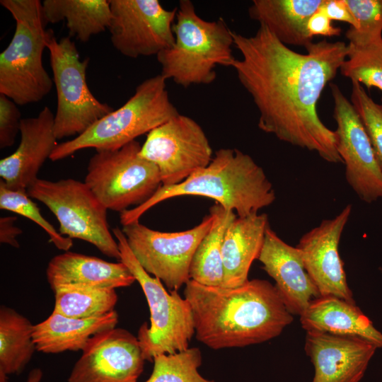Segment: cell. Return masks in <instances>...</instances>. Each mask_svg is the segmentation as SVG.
<instances>
[{"mask_svg":"<svg viewBox=\"0 0 382 382\" xmlns=\"http://www.w3.org/2000/svg\"><path fill=\"white\" fill-rule=\"evenodd\" d=\"M241 54L231 66L258 112L257 126L280 141L313 151L324 161L342 163L335 131L318 113V100L347 55L344 42L325 39L296 52L265 25L245 36L232 31Z\"/></svg>","mask_w":382,"mask_h":382,"instance_id":"cell-1","label":"cell"},{"mask_svg":"<svg viewBox=\"0 0 382 382\" xmlns=\"http://www.w3.org/2000/svg\"><path fill=\"white\" fill-rule=\"evenodd\" d=\"M184 295L192 308L197 340L213 349L266 342L293 321L274 285L265 279L233 288L190 279Z\"/></svg>","mask_w":382,"mask_h":382,"instance_id":"cell-2","label":"cell"},{"mask_svg":"<svg viewBox=\"0 0 382 382\" xmlns=\"http://www.w3.org/2000/svg\"><path fill=\"white\" fill-rule=\"evenodd\" d=\"M187 195L212 199L240 217L257 213L276 199L272 183L250 155L237 149H220L206 167L178 184L161 185L146 202L121 212L120 223L124 226L139 221L155 205Z\"/></svg>","mask_w":382,"mask_h":382,"instance_id":"cell-3","label":"cell"},{"mask_svg":"<svg viewBox=\"0 0 382 382\" xmlns=\"http://www.w3.org/2000/svg\"><path fill=\"white\" fill-rule=\"evenodd\" d=\"M176 8L174 42L156 56L160 74L184 88L210 84L216 78V67H231L236 59L232 30L222 18H202L190 0L179 1Z\"/></svg>","mask_w":382,"mask_h":382,"instance_id":"cell-4","label":"cell"},{"mask_svg":"<svg viewBox=\"0 0 382 382\" xmlns=\"http://www.w3.org/2000/svg\"><path fill=\"white\" fill-rule=\"evenodd\" d=\"M16 22L13 37L0 54V94L18 105L42 100L53 81L42 63L46 32L39 0H1Z\"/></svg>","mask_w":382,"mask_h":382,"instance_id":"cell-5","label":"cell"},{"mask_svg":"<svg viewBox=\"0 0 382 382\" xmlns=\"http://www.w3.org/2000/svg\"><path fill=\"white\" fill-rule=\"evenodd\" d=\"M166 79L158 74L139 84L134 95L117 110L75 138L57 144L50 159L57 161L82 149L116 150L179 114L170 101Z\"/></svg>","mask_w":382,"mask_h":382,"instance_id":"cell-6","label":"cell"},{"mask_svg":"<svg viewBox=\"0 0 382 382\" xmlns=\"http://www.w3.org/2000/svg\"><path fill=\"white\" fill-rule=\"evenodd\" d=\"M112 234L120 251V262L130 270L141 287L150 311V326L144 323L137 338L146 361L161 354H174L189 348L195 333L191 306L177 290L168 292L161 281L147 273L131 251L122 230Z\"/></svg>","mask_w":382,"mask_h":382,"instance_id":"cell-7","label":"cell"},{"mask_svg":"<svg viewBox=\"0 0 382 382\" xmlns=\"http://www.w3.org/2000/svg\"><path fill=\"white\" fill-rule=\"evenodd\" d=\"M46 46L57 96L54 135L57 139L78 137L114 109L90 91L86 81L89 59L81 60L70 37L58 40L52 29L47 30Z\"/></svg>","mask_w":382,"mask_h":382,"instance_id":"cell-8","label":"cell"},{"mask_svg":"<svg viewBox=\"0 0 382 382\" xmlns=\"http://www.w3.org/2000/svg\"><path fill=\"white\" fill-rule=\"evenodd\" d=\"M132 141L116 150H98L89 159L84 183L107 209L122 212L149 200L162 185L157 166L140 156Z\"/></svg>","mask_w":382,"mask_h":382,"instance_id":"cell-9","label":"cell"},{"mask_svg":"<svg viewBox=\"0 0 382 382\" xmlns=\"http://www.w3.org/2000/svg\"><path fill=\"white\" fill-rule=\"evenodd\" d=\"M27 192L53 213L62 236L90 243L103 255L120 262L118 243L108 226V209L85 183L73 178H37Z\"/></svg>","mask_w":382,"mask_h":382,"instance_id":"cell-10","label":"cell"},{"mask_svg":"<svg viewBox=\"0 0 382 382\" xmlns=\"http://www.w3.org/2000/svg\"><path fill=\"white\" fill-rule=\"evenodd\" d=\"M213 221L209 213L198 225L182 231H156L139 221L122 226V230L144 270L158 278L170 291H178L190 279L192 257Z\"/></svg>","mask_w":382,"mask_h":382,"instance_id":"cell-11","label":"cell"},{"mask_svg":"<svg viewBox=\"0 0 382 382\" xmlns=\"http://www.w3.org/2000/svg\"><path fill=\"white\" fill-rule=\"evenodd\" d=\"M140 156L157 166L163 186L183 182L213 158L202 127L180 113L148 133Z\"/></svg>","mask_w":382,"mask_h":382,"instance_id":"cell-12","label":"cell"},{"mask_svg":"<svg viewBox=\"0 0 382 382\" xmlns=\"http://www.w3.org/2000/svg\"><path fill=\"white\" fill-rule=\"evenodd\" d=\"M109 3L110 40L122 55L157 56L173 44L176 7L168 10L158 0H110Z\"/></svg>","mask_w":382,"mask_h":382,"instance_id":"cell-13","label":"cell"},{"mask_svg":"<svg viewBox=\"0 0 382 382\" xmlns=\"http://www.w3.org/2000/svg\"><path fill=\"white\" fill-rule=\"evenodd\" d=\"M337 127L336 147L345 166L348 185L360 199L372 203L382 199V170L364 126L339 86L330 84Z\"/></svg>","mask_w":382,"mask_h":382,"instance_id":"cell-14","label":"cell"},{"mask_svg":"<svg viewBox=\"0 0 382 382\" xmlns=\"http://www.w3.org/2000/svg\"><path fill=\"white\" fill-rule=\"evenodd\" d=\"M145 361L137 337L115 327L90 339L68 382H137Z\"/></svg>","mask_w":382,"mask_h":382,"instance_id":"cell-15","label":"cell"},{"mask_svg":"<svg viewBox=\"0 0 382 382\" xmlns=\"http://www.w3.org/2000/svg\"><path fill=\"white\" fill-rule=\"evenodd\" d=\"M352 209L349 204L334 218L323 220L301 236L296 247L320 296H334L356 303L339 253L340 241Z\"/></svg>","mask_w":382,"mask_h":382,"instance_id":"cell-16","label":"cell"},{"mask_svg":"<svg viewBox=\"0 0 382 382\" xmlns=\"http://www.w3.org/2000/svg\"><path fill=\"white\" fill-rule=\"evenodd\" d=\"M304 349L314 366L312 382H359L378 348L359 337L307 331Z\"/></svg>","mask_w":382,"mask_h":382,"instance_id":"cell-17","label":"cell"},{"mask_svg":"<svg viewBox=\"0 0 382 382\" xmlns=\"http://www.w3.org/2000/svg\"><path fill=\"white\" fill-rule=\"evenodd\" d=\"M54 118L45 106L36 117L21 120L18 148L0 161L1 179L9 189L27 192L38 178L40 169L57 145Z\"/></svg>","mask_w":382,"mask_h":382,"instance_id":"cell-18","label":"cell"},{"mask_svg":"<svg viewBox=\"0 0 382 382\" xmlns=\"http://www.w3.org/2000/svg\"><path fill=\"white\" fill-rule=\"evenodd\" d=\"M257 260L274 280V286L291 314L300 316L313 299L320 296L299 248L285 243L270 226L266 231Z\"/></svg>","mask_w":382,"mask_h":382,"instance_id":"cell-19","label":"cell"},{"mask_svg":"<svg viewBox=\"0 0 382 382\" xmlns=\"http://www.w3.org/2000/svg\"><path fill=\"white\" fill-rule=\"evenodd\" d=\"M46 276L53 291L65 288L115 289L129 286L136 281L122 262H110L70 251L50 260Z\"/></svg>","mask_w":382,"mask_h":382,"instance_id":"cell-20","label":"cell"},{"mask_svg":"<svg viewBox=\"0 0 382 382\" xmlns=\"http://www.w3.org/2000/svg\"><path fill=\"white\" fill-rule=\"evenodd\" d=\"M270 227L266 214L236 216L228 224L223 240L224 287L233 288L248 281L250 266L257 260Z\"/></svg>","mask_w":382,"mask_h":382,"instance_id":"cell-21","label":"cell"},{"mask_svg":"<svg viewBox=\"0 0 382 382\" xmlns=\"http://www.w3.org/2000/svg\"><path fill=\"white\" fill-rule=\"evenodd\" d=\"M300 321L306 332L359 337L382 348V332L356 303L334 296H320L310 302L300 316Z\"/></svg>","mask_w":382,"mask_h":382,"instance_id":"cell-22","label":"cell"},{"mask_svg":"<svg viewBox=\"0 0 382 382\" xmlns=\"http://www.w3.org/2000/svg\"><path fill=\"white\" fill-rule=\"evenodd\" d=\"M117 323L115 311L91 318H69L52 311L34 325L33 341L36 350L45 354L82 351L92 337L115 328Z\"/></svg>","mask_w":382,"mask_h":382,"instance_id":"cell-23","label":"cell"},{"mask_svg":"<svg viewBox=\"0 0 382 382\" xmlns=\"http://www.w3.org/2000/svg\"><path fill=\"white\" fill-rule=\"evenodd\" d=\"M325 0H254L250 17L266 26L284 45H311L307 24Z\"/></svg>","mask_w":382,"mask_h":382,"instance_id":"cell-24","label":"cell"},{"mask_svg":"<svg viewBox=\"0 0 382 382\" xmlns=\"http://www.w3.org/2000/svg\"><path fill=\"white\" fill-rule=\"evenodd\" d=\"M42 8L46 23L66 21L69 35L82 42L108 29L110 23L106 0H44Z\"/></svg>","mask_w":382,"mask_h":382,"instance_id":"cell-25","label":"cell"},{"mask_svg":"<svg viewBox=\"0 0 382 382\" xmlns=\"http://www.w3.org/2000/svg\"><path fill=\"white\" fill-rule=\"evenodd\" d=\"M209 213L214 216L213 224L196 249L190 278L202 285L223 286V240L226 228L237 215L217 204L210 208Z\"/></svg>","mask_w":382,"mask_h":382,"instance_id":"cell-26","label":"cell"},{"mask_svg":"<svg viewBox=\"0 0 382 382\" xmlns=\"http://www.w3.org/2000/svg\"><path fill=\"white\" fill-rule=\"evenodd\" d=\"M34 325L16 310L0 308V371L7 376L21 374L36 350Z\"/></svg>","mask_w":382,"mask_h":382,"instance_id":"cell-27","label":"cell"},{"mask_svg":"<svg viewBox=\"0 0 382 382\" xmlns=\"http://www.w3.org/2000/svg\"><path fill=\"white\" fill-rule=\"evenodd\" d=\"M346 37L347 55L340 67L341 74L351 81L382 91V35H361L350 28Z\"/></svg>","mask_w":382,"mask_h":382,"instance_id":"cell-28","label":"cell"},{"mask_svg":"<svg viewBox=\"0 0 382 382\" xmlns=\"http://www.w3.org/2000/svg\"><path fill=\"white\" fill-rule=\"evenodd\" d=\"M53 312L74 318H91L113 311L117 294L112 289L65 288L54 291Z\"/></svg>","mask_w":382,"mask_h":382,"instance_id":"cell-29","label":"cell"},{"mask_svg":"<svg viewBox=\"0 0 382 382\" xmlns=\"http://www.w3.org/2000/svg\"><path fill=\"white\" fill-rule=\"evenodd\" d=\"M154 369L144 382H214L199 373L202 363L201 351L188 348L174 354H161L154 357Z\"/></svg>","mask_w":382,"mask_h":382,"instance_id":"cell-30","label":"cell"},{"mask_svg":"<svg viewBox=\"0 0 382 382\" xmlns=\"http://www.w3.org/2000/svg\"><path fill=\"white\" fill-rule=\"evenodd\" d=\"M0 209L20 214L35 222L47 233L50 241L57 249L69 251L72 247V239L62 236L42 216L27 192L9 189L2 179L0 180Z\"/></svg>","mask_w":382,"mask_h":382,"instance_id":"cell-31","label":"cell"},{"mask_svg":"<svg viewBox=\"0 0 382 382\" xmlns=\"http://www.w3.org/2000/svg\"><path fill=\"white\" fill-rule=\"evenodd\" d=\"M350 101L357 112L382 170V104L376 103L357 81H352Z\"/></svg>","mask_w":382,"mask_h":382,"instance_id":"cell-32","label":"cell"},{"mask_svg":"<svg viewBox=\"0 0 382 382\" xmlns=\"http://www.w3.org/2000/svg\"><path fill=\"white\" fill-rule=\"evenodd\" d=\"M354 18L356 33L366 36L382 35V0H345Z\"/></svg>","mask_w":382,"mask_h":382,"instance_id":"cell-33","label":"cell"},{"mask_svg":"<svg viewBox=\"0 0 382 382\" xmlns=\"http://www.w3.org/2000/svg\"><path fill=\"white\" fill-rule=\"evenodd\" d=\"M21 114L17 105L0 94V148L11 146L20 132Z\"/></svg>","mask_w":382,"mask_h":382,"instance_id":"cell-34","label":"cell"},{"mask_svg":"<svg viewBox=\"0 0 382 382\" xmlns=\"http://www.w3.org/2000/svg\"><path fill=\"white\" fill-rule=\"evenodd\" d=\"M325 1L308 21L307 29L312 38L315 35L332 37L340 35L341 33V28L335 27L331 23L332 21L328 17L325 8Z\"/></svg>","mask_w":382,"mask_h":382,"instance_id":"cell-35","label":"cell"},{"mask_svg":"<svg viewBox=\"0 0 382 382\" xmlns=\"http://www.w3.org/2000/svg\"><path fill=\"white\" fill-rule=\"evenodd\" d=\"M325 8L331 21L346 22L351 25V28H357V22L345 0H326Z\"/></svg>","mask_w":382,"mask_h":382,"instance_id":"cell-36","label":"cell"},{"mask_svg":"<svg viewBox=\"0 0 382 382\" xmlns=\"http://www.w3.org/2000/svg\"><path fill=\"white\" fill-rule=\"evenodd\" d=\"M16 216H9L0 218V242L18 248L20 245L17 237L22 230L16 225Z\"/></svg>","mask_w":382,"mask_h":382,"instance_id":"cell-37","label":"cell"},{"mask_svg":"<svg viewBox=\"0 0 382 382\" xmlns=\"http://www.w3.org/2000/svg\"><path fill=\"white\" fill-rule=\"evenodd\" d=\"M42 376V370L40 368H35L30 371L25 382H40Z\"/></svg>","mask_w":382,"mask_h":382,"instance_id":"cell-38","label":"cell"},{"mask_svg":"<svg viewBox=\"0 0 382 382\" xmlns=\"http://www.w3.org/2000/svg\"><path fill=\"white\" fill-rule=\"evenodd\" d=\"M7 375L0 371V382H8Z\"/></svg>","mask_w":382,"mask_h":382,"instance_id":"cell-39","label":"cell"}]
</instances>
